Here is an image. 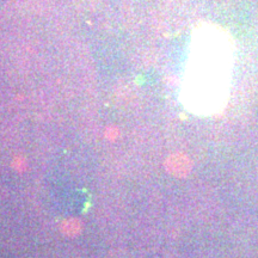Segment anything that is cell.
<instances>
[{
	"label": "cell",
	"instance_id": "obj_1",
	"mask_svg": "<svg viewBox=\"0 0 258 258\" xmlns=\"http://www.w3.org/2000/svg\"><path fill=\"white\" fill-rule=\"evenodd\" d=\"M164 167L171 176L177 177V178H184L191 172L192 161L188 156L183 153L171 154L170 157L166 158Z\"/></svg>",
	"mask_w": 258,
	"mask_h": 258
},
{
	"label": "cell",
	"instance_id": "obj_2",
	"mask_svg": "<svg viewBox=\"0 0 258 258\" xmlns=\"http://www.w3.org/2000/svg\"><path fill=\"white\" fill-rule=\"evenodd\" d=\"M83 230V222L80 219L70 218L61 222V232L67 237H76Z\"/></svg>",
	"mask_w": 258,
	"mask_h": 258
},
{
	"label": "cell",
	"instance_id": "obj_3",
	"mask_svg": "<svg viewBox=\"0 0 258 258\" xmlns=\"http://www.w3.org/2000/svg\"><path fill=\"white\" fill-rule=\"evenodd\" d=\"M12 167H14L17 172L23 173L24 171H27V169H28L27 159L23 157H15L14 161H12Z\"/></svg>",
	"mask_w": 258,
	"mask_h": 258
},
{
	"label": "cell",
	"instance_id": "obj_4",
	"mask_svg": "<svg viewBox=\"0 0 258 258\" xmlns=\"http://www.w3.org/2000/svg\"><path fill=\"white\" fill-rule=\"evenodd\" d=\"M104 138L110 143H114L120 138V129L117 127H108L104 131Z\"/></svg>",
	"mask_w": 258,
	"mask_h": 258
}]
</instances>
